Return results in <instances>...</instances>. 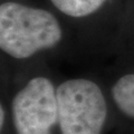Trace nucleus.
I'll return each instance as SVG.
<instances>
[{
  "label": "nucleus",
  "mask_w": 134,
  "mask_h": 134,
  "mask_svg": "<svg viewBox=\"0 0 134 134\" xmlns=\"http://www.w3.org/2000/svg\"><path fill=\"white\" fill-rule=\"evenodd\" d=\"M60 39V25L49 11L12 1L1 3L0 48L9 56L25 59Z\"/></svg>",
  "instance_id": "f257e3e1"
},
{
  "label": "nucleus",
  "mask_w": 134,
  "mask_h": 134,
  "mask_svg": "<svg viewBox=\"0 0 134 134\" xmlns=\"http://www.w3.org/2000/svg\"><path fill=\"white\" fill-rule=\"evenodd\" d=\"M56 92L62 134H100L107 107L102 91L94 82L68 79Z\"/></svg>",
  "instance_id": "f03ea898"
},
{
  "label": "nucleus",
  "mask_w": 134,
  "mask_h": 134,
  "mask_svg": "<svg viewBox=\"0 0 134 134\" xmlns=\"http://www.w3.org/2000/svg\"><path fill=\"white\" fill-rule=\"evenodd\" d=\"M17 134H50L58 122L57 92L46 77L30 79L12 99Z\"/></svg>",
  "instance_id": "7ed1b4c3"
},
{
  "label": "nucleus",
  "mask_w": 134,
  "mask_h": 134,
  "mask_svg": "<svg viewBox=\"0 0 134 134\" xmlns=\"http://www.w3.org/2000/svg\"><path fill=\"white\" fill-rule=\"evenodd\" d=\"M112 95L117 107L125 115L134 119V74L121 77L113 86Z\"/></svg>",
  "instance_id": "20e7f679"
},
{
  "label": "nucleus",
  "mask_w": 134,
  "mask_h": 134,
  "mask_svg": "<svg viewBox=\"0 0 134 134\" xmlns=\"http://www.w3.org/2000/svg\"><path fill=\"white\" fill-rule=\"evenodd\" d=\"M63 14L70 17H85L97 11L106 0H50Z\"/></svg>",
  "instance_id": "39448f33"
},
{
  "label": "nucleus",
  "mask_w": 134,
  "mask_h": 134,
  "mask_svg": "<svg viewBox=\"0 0 134 134\" xmlns=\"http://www.w3.org/2000/svg\"><path fill=\"white\" fill-rule=\"evenodd\" d=\"M3 121H5V110H3V107L1 106L0 108V126H3Z\"/></svg>",
  "instance_id": "423d86ee"
}]
</instances>
